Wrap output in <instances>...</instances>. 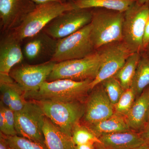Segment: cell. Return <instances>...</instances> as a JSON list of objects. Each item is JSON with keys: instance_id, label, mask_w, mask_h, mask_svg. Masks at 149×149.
Instances as JSON below:
<instances>
[{"instance_id": "obj_1", "label": "cell", "mask_w": 149, "mask_h": 149, "mask_svg": "<svg viewBox=\"0 0 149 149\" xmlns=\"http://www.w3.org/2000/svg\"><path fill=\"white\" fill-rule=\"evenodd\" d=\"M93 80L74 81L59 79L46 81L38 91L24 94L27 100H46L63 102H79L85 103L91 91Z\"/></svg>"}, {"instance_id": "obj_2", "label": "cell", "mask_w": 149, "mask_h": 149, "mask_svg": "<svg viewBox=\"0 0 149 149\" xmlns=\"http://www.w3.org/2000/svg\"><path fill=\"white\" fill-rule=\"evenodd\" d=\"M124 12L102 8L92 9L91 37L96 50L104 45L123 41Z\"/></svg>"}, {"instance_id": "obj_3", "label": "cell", "mask_w": 149, "mask_h": 149, "mask_svg": "<svg viewBox=\"0 0 149 149\" xmlns=\"http://www.w3.org/2000/svg\"><path fill=\"white\" fill-rule=\"evenodd\" d=\"M74 8L69 0L64 3L50 1L37 4L21 24L9 32L22 42L42 32L49 23L63 12Z\"/></svg>"}, {"instance_id": "obj_4", "label": "cell", "mask_w": 149, "mask_h": 149, "mask_svg": "<svg viewBox=\"0 0 149 149\" xmlns=\"http://www.w3.org/2000/svg\"><path fill=\"white\" fill-rule=\"evenodd\" d=\"M39 106L43 113L68 136L72 137L75 126L85 113V103L50 100H31Z\"/></svg>"}, {"instance_id": "obj_5", "label": "cell", "mask_w": 149, "mask_h": 149, "mask_svg": "<svg viewBox=\"0 0 149 149\" xmlns=\"http://www.w3.org/2000/svg\"><path fill=\"white\" fill-rule=\"evenodd\" d=\"M91 23L62 39L57 40L50 60L56 63L86 57L95 52L91 37Z\"/></svg>"}, {"instance_id": "obj_6", "label": "cell", "mask_w": 149, "mask_h": 149, "mask_svg": "<svg viewBox=\"0 0 149 149\" xmlns=\"http://www.w3.org/2000/svg\"><path fill=\"white\" fill-rule=\"evenodd\" d=\"M149 18V2L141 4L137 1L124 12L123 41L133 53L143 51L144 30Z\"/></svg>"}, {"instance_id": "obj_7", "label": "cell", "mask_w": 149, "mask_h": 149, "mask_svg": "<svg viewBox=\"0 0 149 149\" xmlns=\"http://www.w3.org/2000/svg\"><path fill=\"white\" fill-rule=\"evenodd\" d=\"M100 65V59L97 51L91 55L80 59L56 63L47 81L69 79L82 81L94 80Z\"/></svg>"}, {"instance_id": "obj_8", "label": "cell", "mask_w": 149, "mask_h": 149, "mask_svg": "<svg viewBox=\"0 0 149 149\" xmlns=\"http://www.w3.org/2000/svg\"><path fill=\"white\" fill-rule=\"evenodd\" d=\"M96 51L100 59V65L97 76L91 83V90L104 80L114 76L133 53L123 41L104 45Z\"/></svg>"}, {"instance_id": "obj_9", "label": "cell", "mask_w": 149, "mask_h": 149, "mask_svg": "<svg viewBox=\"0 0 149 149\" xmlns=\"http://www.w3.org/2000/svg\"><path fill=\"white\" fill-rule=\"evenodd\" d=\"M92 8H77L65 11L53 19L43 32L56 40L62 39L90 24Z\"/></svg>"}, {"instance_id": "obj_10", "label": "cell", "mask_w": 149, "mask_h": 149, "mask_svg": "<svg viewBox=\"0 0 149 149\" xmlns=\"http://www.w3.org/2000/svg\"><path fill=\"white\" fill-rule=\"evenodd\" d=\"M45 117L39 106L33 101L27 100L22 109L15 112L17 136L45 145L43 132Z\"/></svg>"}, {"instance_id": "obj_11", "label": "cell", "mask_w": 149, "mask_h": 149, "mask_svg": "<svg viewBox=\"0 0 149 149\" xmlns=\"http://www.w3.org/2000/svg\"><path fill=\"white\" fill-rule=\"evenodd\" d=\"M56 64L49 60L40 64H22L14 67L9 75L25 94L33 93L38 91L47 81Z\"/></svg>"}, {"instance_id": "obj_12", "label": "cell", "mask_w": 149, "mask_h": 149, "mask_svg": "<svg viewBox=\"0 0 149 149\" xmlns=\"http://www.w3.org/2000/svg\"><path fill=\"white\" fill-rule=\"evenodd\" d=\"M112 104L101 83L91 91L85 102V113L81 123L88 125L109 118L114 114Z\"/></svg>"}, {"instance_id": "obj_13", "label": "cell", "mask_w": 149, "mask_h": 149, "mask_svg": "<svg viewBox=\"0 0 149 149\" xmlns=\"http://www.w3.org/2000/svg\"><path fill=\"white\" fill-rule=\"evenodd\" d=\"M37 5L33 0H0L2 34L18 27Z\"/></svg>"}, {"instance_id": "obj_14", "label": "cell", "mask_w": 149, "mask_h": 149, "mask_svg": "<svg viewBox=\"0 0 149 149\" xmlns=\"http://www.w3.org/2000/svg\"><path fill=\"white\" fill-rule=\"evenodd\" d=\"M21 42L9 32L2 34L0 42V75H9L11 70L24 59Z\"/></svg>"}, {"instance_id": "obj_15", "label": "cell", "mask_w": 149, "mask_h": 149, "mask_svg": "<svg viewBox=\"0 0 149 149\" xmlns=\"http://www.w3.org/2000/svg\"><path fill=\"white\" fill-rule=\"evenodd\" d=\"M25 40L26 42L22 51L24 57L28 60H37L45 56L52 58L57 40L49 37L43 31Z\"/></svg>"}, {"instance_id": "obj_16", "label": "cell", "mask_w": 149, "mask_h": 149, "mask_svg": "<svg viewBox=\"0 0 149 149\" xmlns=\"http://www.w3.org/2000/svg\"><path fill=\"white\" fill-rule=\"evenodd\" d=\"M149 86L136 99L125 116L131 130L140 133L148 122Z\"/></svg>"}, {"instance_id": "obj_17", "label": "cell", "mask_w": 149, "mask_h": 149, "mask_svg": "<svg viewBox=\"0 0 149 149\" xmlns=\"http://www.w3.org/2000/svg\"><path fill=\"white\" fill-rule=\"evenodd\" d=\"M99 138L109 149H133L145 143L140 133L133 130L105 134Z\"/></svg>"}, {"instance_id": "obj_18", "label": "cell", "mask_w": 149, "mask_h": 149, "mask_svg": "<svg viewBox=\"0 0 149 149\" xmlns=\"http://www.w3.org/2000/svg\"><path fill=\"white\" fill-rule=\"evenodd\" d=\"M43 132L45 145L48 149H76L72 137L63 132L46 116Z\"/></svg>"}, {"instance_id": "obj_19", "label": "cell", "mask_w": 149, "mask_h": 149, "mask_svg": "<svg viewBox=\"0 0 149 149\" xmlns=\"http://www.w3.org/2000/svg\"><path fill=\"white\" fill-rule=\"evenodd\" d=\"M86 126L98 138L105 134L131 130L126 122L125 116L115 112L104 120Z\"/></svg>"}, {"instance_id": "obj_20", "label": "cell", "mask_w": 149, "mask_h": 149, "mask_svg": "<svg viewBox=\"0 0 149 149\" xmlns=\"http://www.w3.org/2000/svg\"><path fill=\"white\" fill-rule=\"evenodd\" d=\"M75 8H102L125 12L138 0H69Z\"/></svg>"}, {"instance_id": "obj_21", "label": "cell", "mask_w": 149, "mask_h": 149, "mask_svg": "<svg viewBox=\"0 0 149 149\" xmlns=\"http://www.w3.org/2000/svg\"><path fill=\"white\" fill-rule=\"evenodd\" d=\"M141 57L130 88L136 98L149 86V58L141 54Z\"/></svg>"}, {"instance_id": "obj_22", "label": "cell", "mask_w": 149, "mask_h": 149, "mask_svg": "<svg viewBox=\"0 0 149 149\" xmlns=\"http://www.w3.org/2000/svg\"><path fill=\"white\" fill-rule=\"evenodd\" d=\"M141 54L133 53L113 77L120 82L124 90L130 88L140 58Z\"/></svg>"}, {"instance_id": "obj_23", "label": "cell", "mask_w": 149, "mask_h": 149, "mask_svg": "<svg viewBox=\"0 0 149 149\" xmlns=\"http://www.w3.org/2000/svg\"><path fill=\"white\" fill-rule=\"evenodd\" d=\"M72 139L75 146L88 143H101L100 139L87 126L79 123L72 131Z\"/></svg>"}, {"instance_id": "obj_24", "label": "cell", "mask_w": 149, "mask_h": 149, "mask_svg": "<svg viewBox=\"0 0 149 149\" xmlns=\"http://www.w3.org/2000/svg\"><path fill=\"white\" fill-rule=\"evenodd\" d=\"M101 83L103 86L110 100L114 107L125 90L119 81L113 76L104 80Z\"/></svg>"}, {"instance_id": "obj_25", "label": "cell", "mask_w": 149, "mask_h": 149, "mask_svg": "<svg viewBox=\"0 0 149 149\" xmlns=\"http://www.w3.org/2000/svg\"><path fill=\"white\" fill-rule=\"evenodd\" d=\"M5 136L11 149H48L45 145L16 135Z\"/></svg>"}, {"instance_id": "obj_26", "label": "cell", "mask_w": 149, "mask_h": 149, "mask_svg": "<svg viewBox=\"0 0 149 149\" xmlns=\"http://www.w3.org/2000/svg\"><path fill=\"white\" fill-rule=\"evenodd\" d=\"M136 97L131 88L125 90L114 107L115 112L125 116L136 100Z\"/></svg>"}, {"instance_id": "obj_27", "label": "cell", "mask_w": 149, "mask_h": 149, "mask_svg": "<svg viewBox=\"0 0 149 149\" xmlns=\"http://www.w3.org/2000/svg\"><path fill=\"white\" fill-rule=\"evenodd\" d=\"M0 109L2 110L3 112L6 125L7 135L6 136L17 135L15 128L14 112L8 107L6 106L1 102L0 103Z\"/></svg>"}, {"instance_id": "obj_28", "label": "cell", "mask_w": 149, "mask_h": 149, "mask_svg": "<svg viewBox=\"0 0 149 149\" xmlns=\"http://www.w3.org/2000/svg\"><path fill=\"white\" fill-rule=\"evenodd\" d=\"M149 45V18L147 21L143 39V51ZM142 51V52H143Z\"/></svg>"}, {"instance_id": "obj_29", "label": "cell", "mask_w": 149, "mask_h": 149, "mask_svg": "<svg viewBox=\"0 0 149 149\" xmlns=\"http://www.w3.org/2000/svg\"><path fill=\"white\" fill-rule=\"evenodd\" d=\"M139 133L145 143L149 144V122Z\"/></svg>"}, {"instance_id": "obj_30", "label": "cell", "mask_w": 149, "mask_h": 149, "mask_svg": "<svg viewBox=\"0 0 149 149\" xmlns=\"http://www.w3.org/2000/svg\"><path fill=\"white\" fill-rule=\"evenodd\" d=\"M0 131L4 135H7L6 125L4 116L2 110L0 109Z\"/></svg>"}, {"instance_id": "obj_31", "label": "cell", "mask_w": 149, "mask_h": 149, "mask_svg": "<svg viewBox=\"0 0 149 149\" xmlns=\"http://www.w3.org/2000/svg\"><path fill=\"white\" fill-rule=\"evenodd\" d=\"M0 149H11L5 136L0 133Z\"/></svg>"}, {"instance_id": "obj_32", "label": "cell", "mask_w": 149, "mask_h": 149, "mask_svg": "<svg viewBox=\"0 0 149 149\" xmlns=\"http://www.w3.org/2000/svg\"><path fill=\"white\" fill-rule=\"evenodd\" d=\"M96 144L88 143L77 145L76 146V149H96Z\"/></svg>"}, {"instance_id": "obj_33", "label": "cell", "mask_w": 149, "mask_h": 149, "mask_svg": "<svg viewBox=\"0 0 149 149\" xmlns=\"http://www.w3.org/2000/svg\"><path fill=\"white\" fill-rule=\"evenodd\" d=\"M34 2L36 4L43 3L48 2L54 1L60 3H64L66 2L68 0H33Z\"/></svg>"}, {"instance_id": "obj_34", "label": "cell", "mask_w": 149, "mask_h": 149, "mask_svg": "<svg viewBox=\"0 0 149 149\" xmlns=\"http://www.w3.org/2000/svg\"><path fill=\"white\" fill-rule=\"evenodd\" d=\"M133 149H149V144L145 143L140 146Z\"/></svg>"}, {"instance_id": "obj_35", "label": "cell", "mask_w": 149, "mask_h": 149, "mask_svg": "<svg viewBox=\"0 0 149 149\" xmlns=\"http://www.w3.org/2000/svg\"><path fill=\"white\" fill-rule=\"evenodd\" d=\"M141 54H143L149 58V45L143 51Z\"/></svg>"}, {"instance_id": "obj_36", "label": "cell", "mask_w": 149, "mask_h": 149, "mask_svg": "<svg viewBox=\"0 0 149 149\" xmlns=\"http://www.w3.org/2000/svg\"><path fill=\"white\" fill-rule=\"evenodd\" d=\"M96 149H109L104 146L101 143L96 144Z\"/></svg>"}, {"instance_id": "obj_37", "label": "cell", "mask_w": 149, "mask_h": 149, "mask_svg": "<svg viewBox=\"0 0 149 149\" xmlns=\"http://www.w3.org/2000/svg\"><path fill=\"white\" fill-rule=\"evenodd\" d=\"M138 2L141 4H144L146 3L149 2V0H138Z\"/></svg>"}, {"instance_id": "obj_38", "label": "cell", "mask_w": 149, "mask_h": 149, "mask_svg": "<svg viewBox=\"0 0 149 149\" xmlns=\"http://www.w3.org/2000/svg\"><path fill=\"white\" fill-rule=\"evenodd\" d=\"M149 122V115H148V122Z\"/></svg>"}]
</instances>
